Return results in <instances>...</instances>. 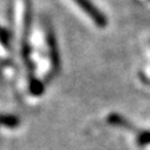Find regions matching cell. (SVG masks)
I'll return each instance as SVG.
<instances>
[{
  "mask_svg": "<svg viewBox=\"0 0 150 150\" xmlns=\"http://www.w3.org/2000/svg\"><path fill=\"white\" fill-rule=\"evenodd\" d=\"M77 3V5L84 10V12L95 21V24L98 26V27H105L106 24H108V19L103 14L102 11H99L91 0H74Z\"/></svg>",
  "mask_w": 150,
  "mask_h": 150,
  "instance_id": "cell-1",
  "label": "cell"
},
{
  "mask_svg": "<svg viewBox=\"0 0 150 150\" xmlns=\"http://www.w3.org/2000/svg\"><path fill=\"white\" fill-rule=\"evenodd\" d=\"M46 40H47V45H49L52 69L54 70V72H58L59 67H60V58H59L58 47H57V43H56V37L50 26L46 27Z\"/></svg>",
  "mask_w": 150,
  "mask_h": 150,
  "instance_id": "cell-2",
  "label": "cell"
},
{
  "mask_svg": "<svg viewBox=\"0 0 150 150\" xmlns=\"http://www.w3.org/2000/svg\"><path fill=\"white\" fill-rule=\"evenodd\" d=\"M28 88L33 96H40L45 91V85L34 76V73H28Z\"/></svg>",
  "mask_w": 150,
  "mask_h": 150,
  "instance_id": "cell-3",
  "label": "cell"
},
{
  "mask_svg": "<svg viewBox=\"0 0 150 150\" xmlns=\"http://www.w3.org/2000/svg\"><path fill=\"white\" fill-rule=\"evenodd\" d=\"M108 122L111 123V124H114V125H120V127H123L125 129H132L131 124L124 118L122 117L121 115L118 114H111L108 116Z\"/></svg>",
  "mask_w": 150,
  "mask_h": 150,
  "instance_id": "cell-4",
  "label": "cell"
},
{
  "mask_svg": "<svg viewBox=\"0 0 150 150\" xmlns=\"http://www.w3.org/2000/svg\"><path fill=\"white\" fill-rule=\"evenodd\" d=\"M20 123V120L13 115H0V125H5L8 128H16Z\"/></svg>",
  "mask_w": 150,
  "mask_h": 150,
  "instance_id": "cell-5",
  "label": "cell"
},
{
  "mask_svg": "<svg viewBox=\"0 0 150 150\" xmlns=\"http://www.w3.org/2000/svg\"><path fill=\"white\" fill-rule=\"evenodd\" d=\"M10 38H11L10 32L3 27H0V43L5 47H10Z\"/></svg>",
  "mask_w": 150,
  "mask_h": 150,
  "instance_id": "cell-6",
  "label": "cell"
},
{
  "mask_svg": "<svg viewBox=\"0 0 150 150\" xmlns=\"http://www.w3.org/2000/svg\"><path fill=\"white\" fill-rule=\"evenodd\" d=\"M137 143L139 145H146V144H150V131H143L138 135L137 137Z\"/></svg>",
  "mask_w": 150,
  "mask_h": 150,
  "instance_id": "cell-7",
  "label": "cell"
}]
</instances>
